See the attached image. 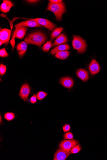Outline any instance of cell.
<instances>
[{
	"mask_svg": "<svg viewBox=\"0 0 107 160\" xmlns=\"http://www.w3.org/2000/svg\"><path fill=\"white\" fill-rule=\"evenodd\" d=\"M47 40V37L43 33L37 32L29 34L25 39V40L27 44H33L40 47Z\"/></svg>",
	"mask_w": 107,
	"mask_h": 160,
	"instance_id": "1",
	"label": "cell"
},
{
	"mask_svg": "<svg viewBox=\"0 0 107 160\" xmlns=\"http://www.w3.org/2000/svg\"><path fill=\"white\" fill-rule=\"evenodd\" d=\"M51 11L54 14L57 20H61L63 14L66 12L65 5L63 2L57 4L49 3L46 11Z\"/></svg>",
	"mask_w": 107,
	"mask_h": 160,
	"instance_id": "2",
	"label": "cell"
},
{
	"mask_svg": "<svg viewBox=\"0 0 107 160\" xmlns=\"http://www.w3.org/2000/svg\"><path fill=\"white\" fill-rule=\"evenodd\" d=\"M72 41L73 48L77 50L79 54H82L86 52L87 45L86 41L79 35H73Z\"/></svg>",
	"mask_w": 107,
	"mask_h": 160,
	"instance_id": "3",
	"label": "cell"
},
{
	"mask_svg": "<svg viewBox=\"0 0 107 160\" xmlns=\"http://www.w3.org/2000/svg\"><path fill=\"white\" fill-rule=\"evenodd\" d=\"M34 20L38 24L47 28L51 32L54 31L57 27L56 25L50 20L43 18L25 19Z\"/></svg>",
	"mask_w": 107,
	"mask_h": 160,
	"instance_id": "4",
	"label": "cell"
},
{
	"mask_svg": "<svg viewBox=\"0 0 107 160\" xmlns=\"http://www.w3.org/2000/svg\"><path fill=\"white\" fill-rule=\"evenodd\" d=\"M79 143L75 140H64L60 143L59 147L65 150L70 151L73 147L77 145Z\"/></svg>",
	"mask_w": 107,
	"mask_h": 160,
	"instance_id": "5",
	"label": "cell"
},
{
	"mask_svg": "<svg viewBox=\"0 0 107 160\" xmlns=\"http://www.w3.org/2000/svg\"><path fill=\"white\" fill-rule=\"evenodd\" d=\"M30 92V89L29 85L27 83L23 85L20 90L19 95L22 99L26 102Z\"/></svg>",
	"mask_w": 107,
	"mask_h": 160,
	"instance_id": "6",
	"label": "cell"
},
{
	"mask_svg": "<svg viewBox=\"0 0 107 160\" xmlns=\"http://www.w3.org/2000/svg\"><path fill=\"white\" fill-rule=\"evenodd\" d=\"M70 154V151H68L61 148L58 149L55 153L53 160H65Z\"/></svg>",
	"mask_w": 107,
	"mask_h": 160,
	"instance_id": "7",
	"label": "cell"
},
{
	"mask_svg": "<svg viewBox=\"0 0 107 160\" xmlns=\"http://www.w3.org/2000/svg\"><path fill=\"white\" fill-rule=\"evenodd\" d=\"M23 27H43L42 26L38 24L36 21L31 20L22 22L18 24L15 26V27L16 28V29Z\"/></svg>",
	"mask_w": 107,
	"mask_h": 160,
	"instance_id": "8",
	"label": "cell"
},
{
	"mask_svg": "<svg viewBox=\"0 0 107 160\" xmlns=\"http://www.w3.org/2000/svg\"><path fill=\"white\" fill-rule=\"evenodd\" d=\"M11 31L7 29H3L0 32V39L4 42L5 44H7L10 41Z\"/></svg>",
	"mask_w": 107,
	"mask_h": 160,
	"instance_id": "9",
	"label": "cell"
},
{
	"mask_svg": "<svg viewBox=\"0 0 107 160\" xmlns=\"http://www.w3.org/2000/svg\"><path fill=\"white\" fill-rule=\"evenodd\" d=\"M89 69L91 74L95 75L100 71L101 67L96 60L93 59L89 64Z\"/></svg>",
	"mask_w": 107,
	"mask_h": 160,
	"instance_id": "10",
	"label": "cell"
},
{
	"mask_svg": "<svg viewBox=\"0 0 107 160\" xmlns=\"http://www.w3.org/2000/svg\"><path fill=\"white\" fill-rule=\"evenodd\" d=\"M74 81L73 79L69 77H65L61 78L60 83L65 88L71 89L74 85Z\"/></svg>",
	"mask_w": 107,
	"mask_h": 160,
	"instance_id": "11",
	"label": "cell"
},
{
	"mask_svg": "<svg viewBox=\"0 0 107 160\" xmlns=\"http://www.w3.org/2000/svg\"><path fill=\"white\" fill-rule=\"evenodd\" d=\"M76 76L79 78L81 81L86 82L89 79V73L86 69H80L76 72Z\"/></svg>",
	"mask_w": 107,
	"mask_h": 160,
	"instance_id": "12",
	"label": "cell"
},
{
	"mask_svg": "<svg viewBox=\"0 0 107 160\" xmlns=\"http://www.w3.org/2000/svg\"><path fill=\"white\" fill-rule=\"evenodd\" d=\"M68 39L66 36L64 34H61L56 38L52 44V47L61 45H64L68 42Z\"/></svg>",
	"mask_w": 107,
	"mask_h": 160,
	"instance_id": "13",
	"label": "cell"
},
{
	"mask_svg": "<svg viewBox=\"0 0 107 160\" xmlns=\"http://www.w3.org/2000/svg\"><path fill=\"white\" fill-rule=\"evenodd\" d=\"M28 47L27 43L24 41L21 42L17 46V49L20 58L23 56L26 53Z\"/></svg>",
	"mask_w": 107,
	"mask_h": 160,
	"instance_id": "14",
	"label": "cell"
},
{
	"mask_svg": "<svg viewBox=\"0 0 107 160\" xmlns=\"http://www.w3.org/2000/svg\"><path fill=\"white\" fill-rule=\"evenodd\" d=\"M27 30V27H21L16 29L13 37L19 39H23L26 35Z\"/></svg>",
	"mask_w": 107,
	"mask_h": 160,
	"instance_id": "15",
	"label": "cell"
},
{
	"mask_svg": "<svg viewBox=\"0 0 107 160\" xmlns=\"http://www.w3.org/2000/svg\"><path fill=\"white\" fill-rule=\"evenodd\" d=\"M13 6V4L11 1L5 0L3 1L1 6V10L4 13L8 12Z\"/></svg>",
	"mask_w": 107,
	"mask_h": 160,
	"instance_id": "16",
	"label": "cell"
},
{
	"mask_svg": "<svg viewBox=\"0 0 107 160\" xmlns=\"http://www.w3.org/2000/svg\"><path fill=\"white\" fill-rule=\"evenodd\" d=\"M70 49V47L67 44H64L59 46L52 49L50 52L52 55H54L57 52L62 51L68 50Z\"/></svg>",
	"mask_w": 107,
	"mask_h": 160,
	"instance_id": "17",
	"label": "cell"
},
{
	"mask_svg": "<svg viewBox=\"0 0 107 160\" xmlns=\"http://www.w3.org/2000/svg\"><path fill=\"white\" fill-rule=\"evenodd\" d=\"M70 53L67 50L57 52L55 54V56L61 60H65L69 56Z\"/></svg>",
	"mask_w": 107,
	"mask_h": 160,
	"instance_id": "18",
	"label": "cell"
},
{
	"mask_svg": "<svg viewBox=\"0 0 107 160\" xmlns=\"http://www.w3.org/2000/svg\"><path fill=\"white\" fill-rule=\"evenodd\" d=\"M63 30V28L62 27H59L56 28L52 33L50 34V41H53L56 38L58 37Z\"/></svg>",
	"mask_w": 107,
	"mask_h": 160,
	"instance_id": "19",
	"label": "cell"
},
{
	"mask_svg": "<svg viewBox=\"0 0 107 160\" xmlns=\"http://www.w3.org/2000/svg\"><path fill=\"white\" fill-rule=\"evenodd\" d=\"M4 118L7 121H10L14 118L15 115L12 113H7L5 114Z\"/></svg>",
	"mask_w": 107,
	"mask_h": 160,
	"instance_id": "20",
	"label": "cell"
},
{
	"mask_svg": "<svg viewBox=\"0 0 107 160\" xmlns=\"http://www.w3.org/2000/svg\"><path fill=\"white\" fill-rule=\"evenodd\" d=\"M52 46V41L50 40L46 43L43 46L42 50L44 52H47L49 51Z\"/></svg>",
	"mask_w": 107,
	"mask_h": 160,
	"instance_id": "21",
	"label": "cell"
},
{
	"mask_svg": "<svg viewBox=\"0 0 107 160\" xmlns=\"http://www.w3.org/2000/svg\"><path fill=\"white\" fill-rule=\"evenodd\" d=\"M48 95V94L44 91H41L38 92L37 94V99L41 100L44 99Z\"/></svg>",
	"mask_w": 107,
	"mask_h": 160,
	"instance_id": "22",
	"label": "cell"
},
{
	"mask_svg": "<svg viewBox=\"0 0 107 160\" xmlns=\"http://www.w3.org/2000/svg\"><path fill=\"white\" fill-rule=\"evenodd\" d=\"M81 150V147L80 144H77L73 148L70 150L71 154H76L78 153Z\"/></svg>",
	"mask_w": 107,
	"mask_h": 160,
	"instance_id": "23",
	"label": "cell"
},
{
	"mask_svg": "<svg viewBox=\"0 0 107 160\" xmlns=\"http://www.w3.org/2000/svg\"><path fill=\"white\" fill-rule=\"evenodd\" d=\"M6 70V66L3 64H1L0 65V75L1 76L4 75L5 74Z\"/></svg>",
	"mask_w": 107,
	"mask_h": 160,
	"instance_id": "24",
	"label": "cell"
},
{
	"mask_svg": "<svg viewBox=\"0 0 107 160\" xmlns=\"http://www.w3.org/2000/svg\"><path fill=\"white\" fill-rule=\"evenodd\" d=\"M9 54L6 51L5 48H3L0 50V56L2 57H6L9 56Z\"/></svg>",
	"mask_w": 107,
	"mask_h": 160,
	"instance_id": "25",
	"label": "cell"
},
{
	"mask_svg": "<svg viewBox=\"0 0 107 160\" xmlns=\"http://www.w3.org/2000/svg\"><path fill=\"white\" fill-rule=\"evenodd\" d=\"M64 139L69 140H73V135L72 132H68L65 134L64 136Z\"/></svg>",
	"mask_w": 107,
	"mask_h": 160,
	"instance_id": "26",
	"label": "cell"
},
{
	"mask_svg": "<svg viewBox=\"0 0 107 160\" xmlns=\"http://www.w3.org/2000/svg\"><path fill=\"white\" fill-rule=\"evenodd\" d=\"M37 95L35 94L31 97V98H30V102L33 104H36L37 103Z\"/></svg>",
	"mask_w": 107,
	"mask_h": 160,
	"instance_id": "27",
	"label": "cell"
},
{
	"mask_svg": "<svg viewBox=\"0 0 107 160\" xmlns=\"http://www.w3.org/2000/svg\"><path fill=\"white\" fill-rule=\"evenodd\" d=\"M63 129L64 132H66L69 131L71 129V127L69 125H66L63 127Z\"/></svg>",
	"mask_w": 107,
	"mask_h": 160,
	"instance_id": "28",
	"label": "cell"
},
{
	"mask_svg": "<svg viewBox=\"0 0 107 160\" xmlns=\"http://www.w3.org/2000/svg\"><path fill=\"white\" fill-rule=\"evenodd\" d=\"M63 2L61 0H51L49 1V2L53 4H57Z\"/></svg>",
	"mask_w": 107,
	"mask_h": 160,
	"instance_id": "29",
	"label": "cell"
},
{
	"mask_svg": "<svg viewBox=\"0 0 107 160\" xmlns=\"http://www.w3.org/2000/svg\"><path fill=\"white\" fill-rule=\"evenodd\" d=\"M10 43L12 47V50H13L14 49L15 44V40L14 38H13L10 41Z\"/></svg>",
	"mask_w": 107,
	"mask_h": 160,
	"instance_id": "30",
	"label": "cell"
},
{
	"mask_svg": "<svg viewBox=\"0 0 107 160\" xmlns=\"http://www.w3.org/2000/svg\"><path fill=\"white\" fill-rule=\"evenodd\" d=\"M27 1L30 3H36L39 1H35V0H30V1Z\"/></svg>",
	"mask_w": 107,
	"mask_h": 160,
	"instance_id": "31",
	"label": "cell"
},
{
	"mask_svg": "<svg viewBox=\"0 0 107 160\" xmlns=\"http://www.w3.org/2000/svg\"><path fill=\"white\" fill-rule=\"evenodd\" d=\"M4 42H3L2 41H0V45H1V46L2 45L3 43H4Z\"/></svg>",
	"mask_w": 107,
	"mask_h": 160,
	"instance_id": "32",
	"label": "cell"
}]
</instances>
